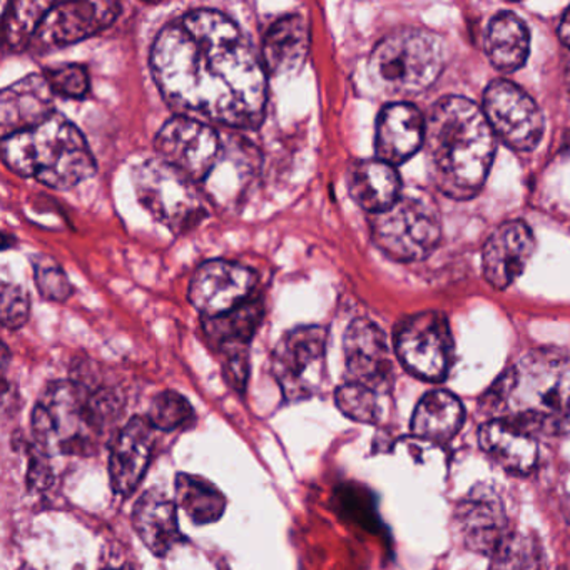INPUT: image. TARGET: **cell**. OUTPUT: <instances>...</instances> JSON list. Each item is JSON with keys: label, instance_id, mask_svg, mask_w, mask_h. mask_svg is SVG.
Masks as SVG:
<instances>
[{"label": "cell", "instance_id": "2", "mask_svg": "<svg viewBox=\"0 0 570 570\" xmlns=\"http://www.w3.org/2000/svg\"><path fill=\"white\" fill-rule=\"evenodd\" d=\"M425 139L440 191L450 198H473L495 156V135L483 109L459 96L443 98L430 111Z\"/></svg>", "mask_w": 570, "mask_h": 570}, {"label": "cell", "instance_id": "6", "mask_svg": "<svg viewBox=\"0 0 570 570\" xmlns=\"http://www.w3.org/2000/svg\"><path fill=\"white\" fill-rule=\"evenodd\" d=\"M445 65L442 42L423 29H400L376 45L370 75L390 95L413 96L435 85Z\"/></svg>", "mask_w": 570, "mask_h": 570}, {"label": "cell", "instance_id": "25", "mask_svg": "<svg viewBox=\"0 0 570 570\" xmlns=\"http://www.w3.org/2000/svg\"><path fill=\"white\" fill-rule=\"evenodd\" d=\"M348 191L360 208L379 215L395 205L402 195V181L395 166L382 159H370L350 168Z\"/></svg>", "mask_w": 570, "mask_h": 570}, {"label": "cell", "instance_id": "36", "mask_svg": "<svg viewBox=\"0 0 570 570\" xmlns=\"http://www.w3.org/2000/svg\"><path fill=\"white\" fill-rule=\"evenodd\" d=\"M2 325L9 330H18L28 322L31 302L28 293L21 286L2 283Z\"/></svg>", "mask_w": 570, "mask_h": 570}, {"label": "cell", "instance_id": "3", "mask_svg": "<svg viewBox=\"0 0 570 570\" xmlns=\"http://www.w3.org/2000/svg\"><path fill=\"white\" fill-rule=\"evenodd\" d=\"M487 412L537 435L570 432V355L537 350L487 392Z\"/></svg>", "mask_w": 570, "mask_h": 570}, {"label": "cell", "instance_id": "15", "mask_svg": "<svg viewBox=\"0 0 570 570\" xmlns=\"http://www.w3.org/2000/svg\"><path fill=\"white\" fill-rule=\"evenodd\" d=\"M343 352L348 382L362 383L376 393L392 386L393 363L389 342L375 323L355 320L346 330Z\"/></svg>", "mask_w": 570, "mask_h": 570}, {"label": "cell", "instance_id": "37", "mask_svg": "<svg viewBox=\"0 0 570 570\" xmlns=\"http://www.w3.org/2000/svg\"><path fill=\"white\" fill-rule=\"evenodd\" d=\"M219 355H222L226 382L236 392H245L249 375V348L225 350V352H219Z\"/></svg>", "mask_w": 570, "mask_h": 570}, {"label": "cell", "instance_id": "29", "mask_svg": "<svg viewBox=\"0 0 570 570\" xmlns=\"http://www.w3.org/2000/svg\"><path fill=\"white\" fill-rule=\"evenodd\" d=\"M176 503L196 525L218 522L226 510V497L209 480L193 473L176 476Z\"/></svg>", "mask_w": 570, "mask_h": 570}, {"label": "cell", "instance_id": "18", "mask_svg": "<svg viewBox=\"0 0 570 570\" xmlns=\"http://www.w3.org/2000/svg\"><path fill=\"white\" fill-rule=\"evenodd\" d=\"M535 253L532 229L522 222L500 225L483 246V275L497 289H505L522 275Z\"/></svg>", "mask_w": 570, "mask_h": 570}, {"label": "cell", "instance_id": "22", "mask_svg": "<svg viewBox=\"0 0 570 570\" xmlns=\"http://www.w3.org/2000/svg\"><path fill=\"white\" fill-rule=\"evenodd\" d=\"M480 449L505 472L529 475L539 460L535 435L505 419H492L479 430Z\"/></svg>", "mask_w": 570, "mask_h": 570}, {"label": "cell", "instance_id": "12", "mask_svg": "<svg viewBox=\"0 0 570 570\" xmlns=\"http://www.w3.org/2000/svg\"><path fill=\"white\" fill-rule=\"evenodd\" d=\"M483 115L509 148L532 151L543 136V116L539 106L519 86L495 81L483 96Z\"/></svg>", "mask_w": 570, "mask_h": 570}, {"label": "cell", "instance_id": "19", "mask_svg": "<svg viewBox=\"0 0 570 570\" xmlns=\"http://www.w3.org/2000/svg\"><path fill=\"white\" fill-rule=\"evenodd\" d=\"M155 430L148 419L135 416L112 442L109 475L118 495H129L141 483L155 449Z\"/></svg>", "mask_w": 570, "mask_h": 570}, {"label": "cell", "instance_id": "38", "mask_svg": "<svg viewBox=\"0 0 570 570\" xmlns=\"http://www.w3.org/2000/svg\"><path fill=\"white\" fill-rule=\"evenodd\" d=\"M559 38L570 49V8L563 14L559 26Z\"/></svg>", "mask_w": 570, "mask_h": 570}, {"label": "cell", "instance_id": "5", "mask_svg": "<svg viewBox=\"0 0 570 570\" xmlns=\"http://www.w3.org/2000/svg\"><path fill=\"white\" fill-rule=\"evenodd\" d=\"M2 159L11 171L52 189H71L96 175L82 132L55 112L35 128L2 138Z\"/></svg>", "mask_w": 570, "mask_h": 570}, {"label": "cell", "instance_id": "27", "mask_svg": "<svg viewBox=\"0 0 570 570\" xmlns=\"http://www.w3.org/2000/svg\"><path fill=\"white\" fill-rule=\"evenodd\" d=\"M485 51L499 71H519L525 65L530 51L529 29L522 19L512 12L497 14L487 29Z\"/></svg>", "mask_w": 570, "mask_h": 570}, {"label": "cell", "instance_id": "11", "mask_svg": "<svg viewBox=\"0 0 570 570\" xmlns=\"http://www.w3.org/2000/svg\"><path fill=\"white\" fill-rule=\"evenodd\" d=\"M155 148L159 159L202 185L222 155L223 138L208 122L175 116L159 129Z\"/></svg>", "mask_w": 570, "mask_h": 570}, {"label": "cell", "instance_id": "26", "mask_svg": "<svg viewBox=\"0 0 570 570\" xmlns=\"http://www.w3.org/2000/svg\"><path fill=\"white\" fill-rule=\"evenodd\" d=\"M465 409L453 393L446 390H435L426 393L412 419V433L416 439L430 442L446 443L460 432Z\"/></svg>", "mask_w": 570, "mask_h": 570}, {"label": "cell", "instance_id": "17", "mask_svg": "<svg viewBox=\"0 0 570 570\" xmlns=\"http://www.w3.org/2000/svg\"><path fill=\"white\" fill-rule=\"evenodd\" d=\"M258 149L245 139H223L222 155L208 178L202 183L203 191L209 203L228 208L242 202L243 196L252 188L259 173Z\"/></svg>", "mask_w": 570, "mask_h": 570}, {"label": "cell", "instance_id": "20", "mask_svg": "<svg viewBox=\"0 0 570 570\" xmlns=\"http://www.w3.org/2000/svg\"><path fill=\"white\" fill-rule=\"evenodd\" d=\"M55 92L45 75H31L8 86L0 96L2 138L41 125L55 115Z\"/></svg>", "mask_w": 570, "mask_h": 570}, {"label": "cell", "instance_id": "23", "mask_svg": "<svg viewBox=\"0 0 570 570\" xmlns=\"http://www.w3.org/2000/svg\"><path fill=\"white\" fill-rule=\"evenodd\" d=\"M132 523L142 543L158 557H165L186 540L179 530L176 502L159 490H149L139 497L132 510Z\"/></svg>", "mask_w": 570, "mask_h": 570}, {"label": "cell", "instance_id": "35", "mask_svg": "<svg viewBox=\"0 0 570 570\" xmlns=\"http://www.w3.org/2000/svg\"><path fill=\"white\" fill-rule=\"evenodd\" d=\"M49 86L55 96L68 99H81L89 91V75L86 68L78 65L62 66L46 72Z\"/></svg>", "mask_w": 570, "mask_h": 570}, {"label": "cell", "instance_id": "34", "mask_svg": "<svg viewBox=\"0 0 570 570\" xmlns=\"http://www.w3.org/2000/svg\"><path fill=\"white\" fill-rule=\"evenodd\" d=\"M35 278L39 293L49 302H66L71 296L72 285L68 275L48 256L35 259Z\"/></svg>", "mask_w": 570, "mask_h": 570}, {"label": "cell", "instance_id": "33", "mask_svg": "<svg viewBox=\"0 0 570 570\" xmlns=\"http://www.w3.org/2000/svg\"><path fill=\"white\" fill-rule=\"evenodd\" d=\"M146 419L156 430L173 432V430L188 425L195 419V412H193L191 403L185 396L168 390V392L155 396Z\"/></svg>", "mask_w": 570, "mask_h": 570}, {"label": "cell", "instance_id": "31", "mask_svg": "<svg viewBox=\"0 0 570 570\" xmlns=\"http://www.w3.org/2000/svg\"><path fill=\"white\" fill-rule=\"evenodd\" d=\"M336 406L353 422L376 423L380 419L379 393L362 383L346 382L335 393Z\"/></svg>", "mask_w": 570, "mask_h": 570}, {"label": "cell", "instance_id": "9", "mask_svg": "<svg viewBox=\"0 0 570 570\" xmlns=\"http://www.w3.org/2000/svg\"><path fill=\"white\" fill-rule=\"evenodd\" d=\"M326 330L298 326L286 333L272 356V373L286 402L312 399L325 379Z\"/></svg>", "mask_w": 570, "mask_h": 570}, {"label": "cell", "instance_id": "13", "mask_svg": "<svg viewBox=\"0 0 570 570\" xmlns=\"http://www.w3.org/2000/svg\"><path fill=\"white\" fill-rule=\"evenodd\" d=\"M256 273L229 259H209L189 282L188 299L203 320L226 315L253 298Z\"/></svg>", "mask_w": 570, "mask_h": 570}, {"label": "cell", "instance_id": "10", "mask_svg": "<svg viewBox=\"0 0 570 570\" xmlns=\"http://www.w3.org/2000/svg\"><path fill=\"white\" fill-rule=\"evenodd\" d=\"M395 352L412 375L426 382H442L453 360V340L442 313L423 312L400 323Z\"/></svg>", "mask_w": 570, "mask_h": 570}, {"label": "cell", "instance_id": "16", "mask_svg": "<svg viewBox=\"0 0 570 570\" xmlns=\"http://www.w3.org/2000/svg\"><path fill=\"white\" fill-rule=\"evenodd\" d=\"M460 539L466 549L492 556L507 533L505 507L490 485H476L460 500L455 510Z\"/></svg>", "mask_w": 570, "mask_h": 570}, {"label": "cell", "instance_id": "32", "mask_svg": "<svg viewBox=\"0 0 570 570\" xmlns=\"http://www.w3.org/2000/svg\"><path fill=\"white\" fill-rule=\"evenodd\" d=\"M490 557L489 570H535L539 549L529 537L509 532Z\"/></svg>", "mask_w": 570, "mask_h": 570}, {"label": "cell", "instance_id": "39", "mask_svg": "<svg viewBox=\"0 0 570 570\" xmlns=\"http://www.w3.org/2000/svg\"><path fill=\"white\" fill-rule=\"evenodd\" d=\"M106 570H132V569H129V567H122V569H106Z\"/></svg>", "mask_w": 570, "mask_h": 570}, {"label": "cell", "instance_id": "14", "mask_svg": "<svg viewBox=\"0 0 570 570\" xmlns=\"http://www.w3.org/2000/svg\"><path fill=\"white\" fill-rule=\"evenodd\" d=\"M121 14L118 2H61L52 6L36 32L31 51L48 55L108 29Z\"/></svg>", "mask_w": 570, "mask_h": 570}, {"label": "cell", "instance_id": "28", "mask_svg": "<svg viewBox=\"0 0 570 570\" xmlns=\"http://www.w3.org/2000/svg\"><path fill=\"white\" fill-rule=\"evenodd\" d=\"M265 316V306L259 298H249L238 308L216 318L203 320V330L216 352L232 348H249Z\"/></svg>", "mask_w": 570, "mask_h": 570}, {"label": "cell", "instance_id": "40", "mask_svg": "<svg viewBox=\"0 0 570 570\" xmlns=\"http://www.w3.org/2000/svg\"><path fill=\"white\" fill-rule=\"evenodd\" d=\"M19 570H36V569H32V567H22V569H19Z\"/></svg>", "mask_w": 570, "mask_h": 570}, {"label": "cell", "instance_id": "7", "mask_svg": "<svg viewBox=\"0 0 570 570\" xmlns=\"http://www.w3.org/2000/svg\"><path fill=\"white\" fill-rule=\"evenodd\" d=\"M142 208L175 235H186L209 218V199L198 183L163 159H148L132 173Z\"/></svg>", "mask_w": 570, "mask_h": 570}, {"label": "cell", "instance_id": "8", "mask_svg": "<svg viewBox=\"0 0 570 570\" xmlns=\"http://www.w3.org/2000/svg\"><path fill=\"white\" fill-rule=\"evenodd\" d=\"M370 226L375 245L396 262L426 258L442 238L439 206L420 189L402 193L395 205L372 215Z\"/></svg>", "mask_w": 570, "mask_h": 570}, {"label": "cell", "instance_id": "24", "mask_svg": "<svg viewBox=\"0 0 570 570\" xmlns=\"http://www.w3.org/2000/svg\"><path fill=\"white\" fill-rule=\"evenodd\" d=\"M309 51V26L302 14H289L276 21L266 32L262 59L266 72L293 75L305 65Z\"/></svg>", "mask_w": 570, "mask_h": 570}, {"label": "cell", "instance_id": "30", "mask_svg": "<svg viewBox=\"0 0 570 570\" xmlns=\"http://www.w3.org/2000/svg\"><path fill=\"white\" fill-rule=\"evenodd\" d=\"M52 6L55 4L51 2L22 0V2H11L6 8L4 19H2V46L6 55L31 48L36 32Z\"/></svg>", "mask_w": 570, "mask_h": 570}, {"label": "cell", "instance_id": "1", "mask_svg": "<svg viewBox=\"0 0 570 570\" xmlns=\"http://www.w3.org/2000/svg\"><path fill=\"white\" fill-rule=\"evenodd\" d=\"M149 65L178 116L236 129L258 128L265 118L268 72L262 56L222 12L199 9L166 26Z\"/></svg>", "mask_w": 570, "mask_h": 570}, {"label": "cell", "instance_id": "21", "mask_svg": "<svg viewBox=\"0 0 570 570\" xmlns=\"http://www.w3.org/2000/svg\"><path fill=\"white\" fill-rule=\"evenodd\" d=\"M426 122L422 112L409 102L383 108L376 122L375 148L379 159L389 165L409 161L425 141Z\"/></svg>", "mask_w": 570, "mask_h": 570}, {"label": "cell", "instance_id": "4", "mask_svg": "<svg viewBox=\"0 0 570 570\" xmlns=\"http://www.w3.org/2000/svg\"><path fill=\"white\" fill-rule=\"evenodd\" d=\"M121 413L109 390H91L72 380L49 383L32 412V432L48 455H91Z\"/></svg>", "mask_w": 570, "mask_h": 570}]
</instances>
